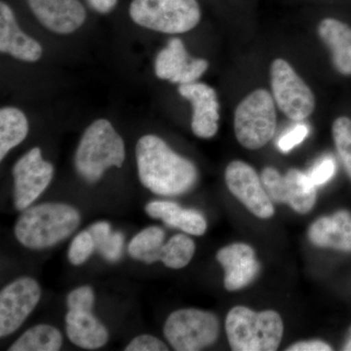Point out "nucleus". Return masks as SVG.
<instances>
[{"label": "nucleus", "mask_w": 351, "mask_h": 351, "mask_svg": "<svg viewBox=\"0 0 351 351\" xmlns=\"http://www.w3.org/2000/svg\"><path fill=\"white\" fill-rule=\"evenodd\" d=\"M336 169L337 164L334 157L325 156L313 166L308 176L313 184L319 186L326 184L334 177Z\"/></svg>", "instance_id": "nucleus-29"}, {"label": "nucleus", "mask_w": 351, "mask_h": 351, "mask_svg": "<svg viewBox=\"0 0 351 351\" xmlns=\"http://www.w3.org/2000/svg\"><path fill=\"white\" fill-rule=\"evenodd\" d=\"M136 24L162 34H184L201 20L197 0H132L129 8Z\"/></svg>", "instance_id": "nucleus-5"}, {"label": "nucleus", "mask_w": 351, "mask_h": 351, "mask_svg": "<svg viewBox=\"0 0 351 351\" xmlns=\"http://www.w3.org/2000/svg\"><path fill=\"white\" fill-rule=\"evenodd\" d=\"M88 3L97 12L106 14L114 9L117 0H88Z\"/></svg>", "instance_id": "nucleus-34"}, {"label": "nucleus", "mask_w": 351, "mask_h": 351, "mask_svg": "<svg viewBox=\"0 0 351 351\" xmlns=\"http://www.w3.org/2000/svg\"><path fill=\"white\" fill-rule=\"evenodd\" d=\"M41 297L39 284L31 277L16 279L0 293V336L17 331L29 317Z\"/></svg>", "instance_id": "nucleus-11"}, {"label": "nucleus", "mask_w": 351, "mask_h": 351, "mask_svg": "<svg viewBox=\"0 0 351 351\" xmlns=\"http://www.w3.org/2000/svg\"><path fill=\"white\" fill-rule=\"evenodd\" d=\"M168 346L160 339L151 335H141L132 339L126 346V351H167Z\"/></svg>", "instance_id": "nucleus-32"}, {"label": "nucleus", "mask_w": 351, "mask_h": 351, "mask_svg": "<svg viewBox=\"0 0 351 351\" xmlns=\"http://www.w3.org/2000/svg\"><path fill=\"white\" fill-rule=\"evenodd\" d=\"M270 84L277 107L289 119L302 121L314 112L313 92L285 60L278 58L270 64Z\"/></svg>", "instance_id": "nucleus-8"}, {"label": "nucleus", "mask_w": 351, "mask_h": 351, "mask_svg": "<svg viewBox=\"0 0 351 351\" xmlns=\"http://www.w3.org/2000/svg\"><path fill=\"white\" fill-rule=\"evenodd\" d=\"M208 68L206 60L189 56L180 38L170 39L168 45L157 55L154 64L157 77L180 85L197 82Z\"/></svg>", "instance_id": "nucleus-13"}, {"label": "nucleus", "mask_w": 351, "mask_h": 351, "mask_svg": "<svg viewBox=\"0 0 351 351\" xmlns=\"http://www.w3.org/2000/svg\"><path fill=\"white\" fill-rule=\"evenodd\" d=\"M195 244L188 235L177 234L164 244L160 261L169 269H180L186 267L193 258Z\"/></svg>", "instance_id": "nucleus-26"}, {"label": "nucleus", "mask_w": 351, "mask_h": 351, "mask_svg": "<svg viewBox=\"0 0 351 351\" xmlns=\"http://www.w3.org/2000/svg\"><path fill=\"white\" fill-rule=\"evenodd\" d=\"M96 250L93 237L89 230L78 233L69 245L68 258L75 265H80L86 262Z\"/></svg>", "instance_id": "nucleus-28"}, {"label": "nucleus", "mask_w": 351, "mask_h": 351, "mask_svg": "<svg viewBox=\"0 0 351 351\" xmlns=\"http://www.w3.org/2000/svg\"><path fill=\"white\" fill-rule=\"evenodd\" d=\"M145 209L152 218L161 219L170 228L189 234L201 237L206 232L207 221L202 214L193 209H182L172 201H152Z\"/></svg>", "instance_id": "nucleus-21"}, {"label": "nucleus", "mask_w": 351, "mask_h": 351, "mask_svg": "<svg viewBox=\"0 0 351 351\" xmlns=\"http://www.w3.org/2000/svg\"><path fill=\"white\" fill-rule=\"evenodd\" d=\"M165 232L158 226H149L132 239L128 252L132 258L145 263L160 261Z\"/></svg>", "instance_id": "nucleus-24"}, {"label": "nucleus", "mask_w": 351, "mask_h": 351, "mask_svg": "<svg viewBox=\"0 0 351 351\" xmlns=\"http://www.w3.org/2000/svg\"><path fill=\"white\" fill-rule=\"evenodd\" d=\"M311 243L321 248L351 252V213L341 210L314 221L308 230Z\"/></svg>", "instance_id": "nucleus-18"}, {"label": "nucleus", "mask_w": 351, "mask_h": 351, "mask_svg": "<svg viewBox=\"0 0 351 351\" xmlns=\"http://www.w3.org/2000/svg\"><path fill=\"white\" fill-rule=\"evenodd\" d=\"M63 345V337L56 328L40 324L25 332L9 351H57Z\"/></svg>", "instance_id": "nucleus-23"}, {"label": "nucleus", "mask_w": 351, "mask_h": 351, "mask_svg": "<svg viewBox=\"0 0 351 351\" xmlns=\"http://www.w3.org/2000/svg\"><path fill=\"white\" fill-rule=\"evenodd\" d=\"M288 351H331L332 348L324 341H302L290 346Z\"/></svg>", "instance_id": "nucleus-33"}, {"label": "nucleus", "mask_w": 351, "mask_h": 351, "mask_svg": "<svg viewBox=\"0 0 351 351\" xmlns=\"http://www.w3.org/2000/svg\"><path fill=\"white\" fill-rule=\"evenodd\" d=\"M29 133V121L19 108L6 107L0 110V160L20 145Z\"/></svg>", "instance_id": "nucleus-22"}, {"label": "nucleus", "mask_w": 351, "mask_h": 351, "mask_svg": "<svg viewBox=\"0 0 351 351\" xmlns=\"http://www.w3.org/2000/svg\"><path fill=\"white\" fill-rule=\"evenodd\" d=\"M343 350L351 351V327L348 331V338H346L345 346H343Z\"/></svg>", "instance_id": "nucleus-35"}, {"label": "nucleus", "mask_w": 351, "mask_h": 351, "mask_svg": "<svg viewBox=\"0 0 351 351\" xmlns=\"http://www.w3.org/2000/svg\"><path fill=\"white\" fill-rule=\"evenodd\" d=\"M0 51L24 62L38 61L43 46L20 29L11 7L0 3Z\"/></svg>", "instance_id": "nucleus-17"}, {"label": "nucleus", "mask_w": 351, "mask_h": 351, "mask_svg": "<svg viewBox=\"0 0 351 351\" xmlns=\"http://www.w3.org/2000/svg\"><path fill=\"white\" fill-rule=\"evenodd\" d=\"M95 302L93 290L90 286H82L69 293L66 298V306L69 309H83L92 311Z\"/></svg>", "instance_id": "nucleus-30"}, {"label": "nucleus", "mask_w": 351, "mask_h": 351, "mask_svg": "<svg viewBox=\"0 0 351 351\" xmlns=\"http://www.w3.org/2000/svg\"><path fill=\"white\" fill-rule=\"evenodd\" d=\"M226 186L235 197L252 214L261 219L274 215L272 200L267 195L262 180L249 164L235 160L228 164L225 173Z\"/></svg>", "instance_id": "nucleus-12"}, {"label": "nucleus", "mask_w": 351, "mask_h": 351, "mask_svg": "<svg viewBox=\"0 0 351 351\" xmlns=\"http://www.w3.org/2000/svg\"><path fill=\"white\" fill-rule=\"evenodd\" d=\"M318 36L331 53L332 64L341 75L351 76V27L334 19L325 18L317 27Z\"/></svg>", "instance_id": "nucleus-20"}, {"label": "nucleus", "mask_w": 351, "mask_h": 351, "mask_svg": "<svg viewBox=\"0 0 351 351\" xmlns=\"http://www.w3.org/2000/svg\"><path fill=\"white\" fill-rule=\"evenodd\" d=\"M332 133L337 152L351 180V119L338 117L332 123Z\"/></svg>", "instance_id": "nucleus-27"}, {"label": "nucleus", "mask_w": 351, "mask_h": 351, "mask_svg": "<svg viewBox=\"0 0 351 351\" xmlns=\"http://www.w3.org/2000/svg\"><path fill=\"white\" fill-rule=\"evenodd\" d=\"M138 179L156 195H182L195 186L198 172L195 164L176 154L162 138L145 135L136 145Z\"/></svg>", "instance_id": "nucleus-1"}, {"label": "nucleus", "mask_w": 351, "mask_h": 351, "mask_svg": "<svg viewBox=\"0 0 351 351\" xmlns=\"http://www.w3.org/2000/svg\"><path fill=\"white\" fill-rule=\"evenodd\" d=\"M80 212L64 203H43L24 210L15 226L18 241L34 250L49 248L71 237L80 226Z\"/></svg>", "instance_id": "nucleus-2"}, {"label": "nucleus", "mask_w": 351, "mask_h": 351, "mask_svg": "<svg viewBox=\"0 0 351 351\" xmlns=\"http://www.w3.org/2000/svg\"><path fill=\"white\" fill-rule=\"evenodd\" d=\"M14 204L19 211L32 206L47 189L54 175V167L44 160L41 149L34 147L14 165Z\"/></svg>", "instance_id": "nucleus-10"}, {"label": "nucleus", "mask_w": 351, "mask_h": 351, "mask_svg": "<svg viewBox=\"0 0 351 351\" xmlns=\"http://www.w3.org/2000/svg\"><path fill=\"white\" fill-rule=\"evenodd\" d=\"M217 316L195 308L179 309L171 313L164 326V335L177 351H197L213 345L218 339Z\"/></svg>", "instance_id": "nucleus-7"}, {"label": "nucleus", "mask_w": 351, "mask_h": 351, "mask_svg": "<svg viewBox=\"0 0 351 351\" xmlns=\"http://www.w3.org/2000/svg\"><path fill=\"white\" fill-rule=\"evenodd\" d=\"M95 242L96 250L108 262H117L122 256L124 246L123 233L112 232L108 221H98L88 228Z\"/></svg>", "instance_id": "nucleus-25"}, {"label": "nucleus", "mask_w": 351, "mask_h": 351, "mask_svg": "<svg viewBox=\"0 0 351 351\" xmlns=\"http://www.w3.org/2000/svg\"><path fill=\"white\" fill-rule=\"evenodd\" d=\"M125 160L123 138L107 119L94 121L82 135L75 156L78 174L87 182L98 181L110 167L121 168Z\"/></svg>", "instance_id": "nucleus-3"}, {"label": "nucleus", "mask_w": 351, "mask_h": 351, "mask_svg": "<svg viewBox=\"0 0 351 351\" xmlns=\"http://www.w3.org/2000/svg\"><path fill=\"white\" fill-rule=\"evenodd\" d=\"M274 96L265 89H257L240 101L234 113L237 141L245 149L265 147L276 131V108Z\"/></svg>", "instance_id": "nucleus-6"}, {"label": "nucleus", "mask_w": 351, "mask_h": 351, "mask_svg": "<svg viewBox=\"0 0 351 351\" xmlns=\"http://www.w3.org/2000/svg\"><path fill=\"white\" fill-rule=\"evenodd\" d=\"M308 133L309 129L306 124H298L279 138L277 142L279 151L284 154L292 151L294 147L304 142Z\"/></svg>", "instance_id": "nucleus-31"}, {"label": "nucleus", "mask_w": 351, "mask_h": 351, "mask_svg": "<svg viewBox=\"0 0 351 351\" xmlns=\"http://www.w3.org/2000/svg\"><path fill=\"white\" fill-rule=\"evenodd\" d=\"M261 180L270 199L287 203L297 213L311 211L316 202V186L308 174L297 169L289 170L282 176L274 167L263 170Z\"/></svg>", "instance_id": "nucleus-9"}, {"label": "nucleus", "mask_w": 351, "mask_h": 351, "mask_svg": "<svg viewBox=\"0 0 351 351\" xmlns=\"http://www.w3.org/2000/svg\"><path fill=\"white\" fill-rule=\"evenodd\" d=\"M217 260L225 269V287L237 291L253 282L260 271V263L256 260L255 251L244 243L223 247L217 253Z\"/></svg>", "instance_id": "nucleus-16"}, {"label": "nucleus", "mask_w": 351, "mask_h": 351, "mask_svg": "<svg viewBox=\"0 0 351 351\" xmlns=\"http://www.w3.org/2000/svg\"><path fill=\"white\" fill-rule=\"evenodd\" d=\"M226 331L232 350L274 351L282 341L283 321L274 311L235 306L226 316Z\"/></svg>", "instance_id": "nucleus-4"}, {"label": "nucleus", "mask_w": 351, "mask_h": 351, "mask_svg": "<svg viewBox=\"0 0 351 351\" xmlns=\"http://www.w3.org/2000/svg\"><path fill=\"white\" fill-rule=\"evenodd\" d=\"M178 92L193 107L191 129L198 138H210L219 129V104L216 91L205 83L182 84Z\"/></svg>", "instance_id": "nucleus-14"}, {"label": "nucleus", "mask_w": 351, "mask_h": 351, "mask_svg": "<svg viewBox=\"0 0 351 351\" xmlns=\"http://www.w3.org/2000/svg\"><path fill=\"white\" fill-rule=\"evenodd\" d=\"M43 27L59 34H69L82 27L86 11L80 0H27Z\"/></svg>", "instance_id": "nucleus-15"}, {"label": "nucleus", "mask_w": 351, "mask_h": 351, "mask_svg": "<svg viewBox=\"0 0 351 351\" xmlns=\"http://www.w3.org/2000/svg\"><path fill=\"white\" fill-rule=\"evenodd\" d=\"M66 331L69 341L84 350H98L108 341L107 328L97 319L92 311L69 309Z\"/></svg>", "instance_id": "nucleus-19"}]
</instances>
